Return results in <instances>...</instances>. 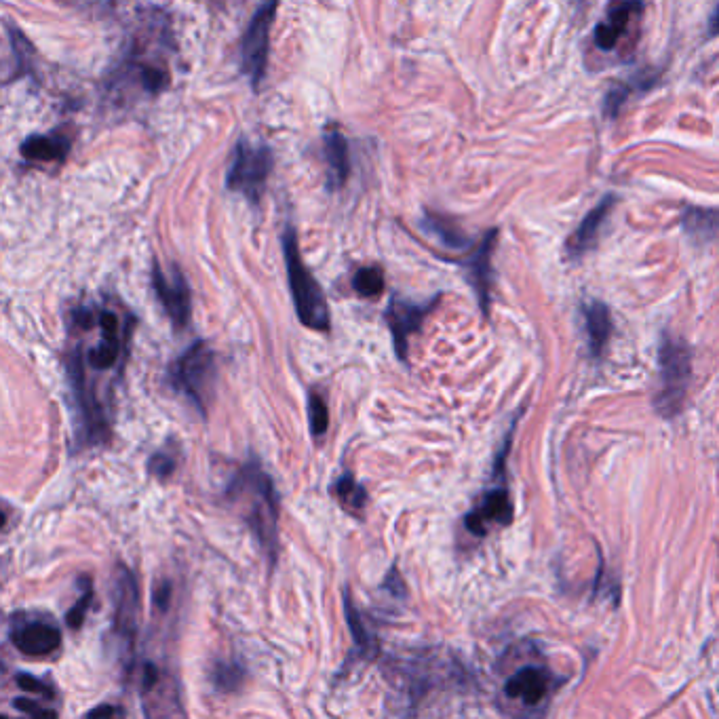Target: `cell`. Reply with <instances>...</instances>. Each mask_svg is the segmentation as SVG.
Here are the masks:
<instances>
[{
	"mask_svg": "<svg viewBox=\"0 0 719 719\" xmlns=\"http://www.w3.org/2000/svg\"><path fill=\"white\" fill-rule=\"evenodd\" d=\"M173 469H176V462H173V458L167 452H157L148 462L150 475L159 479H167L173 473Z\"/></svg>",
	"mask_w": 719,
	"mask_h": 719,
	"instance_id": "31",
	"label": "cell"
},
{
	"mask_svg": "<svg viewBox=\"0 0 719 719\" xmlns=\"http://www.w3.org/2000/svg\"><path fill=\"white\" fill-rule=\"evenodd\" d=\"M171 28L167 15L148 7L144 24L133 32L119 68L112 74L110 89L116 93H135L154 97L169 87V49Z\"/></svg>",
	"mask_w": 719,
	"mask_h": 719,
	"instance_id": "2",
	"label": "cell"
},
{
	"mask_svg": "<svg viewBox=\"0 0 719 719\" xmlns=\"http://www.w3.org/2000/svg\"><path fill=\"white\" fill-rule=\"evenodd\" d=\"M0 719H11V717H9V715H3V717H0Z\"/></svg>",
	"mask_w": 719,
	"mask_h": 719,
	"instance_id": "34",
	"label": "cell"
},
{
	"mask_svg": "<svg viewBox=\"0 0 719 719\" xmlns=\"http://www.w3.org/2000/svg\"><path fill=\"white\" fill-rule=\"evenodd\" d=\"M277 3H264L258 11L251 15L247 30L241 41V70L249 79L251 87L260 89L266 68H268V51H270V28L275 22Z\"/></svg>",
	"mask_w": 719,
	"mask_h": 719,
	"instance_id": "9",
	"label": "cell"
},
{
	"mask_svg": "<svg viewBox=\"0 0 719 719\" xmlns=\"http://www.w3.org/2000/svg\"><path fill=\"white\" fill-rule=\"evenodd\" d=\"M81 587H83V593L79 597V601L68 610L66 614V623L70 625V629L79 631L81 625L85 623V616H87V610L91 606V599H93V591H91V582L89 580H81Z\"/></svg>",
	"mask_w": 719,
	"mask_h": 719,
	"instance_id": "27",
	"label": "cell"
},
{
	"mask_svg": "<svg viewBox=\"0 0 719 719\" xmlns=\"http://www.w3.org/2000/svg\"><path fill=\"white\" fill-rule=\"evenodd\" d=\"M138 608V587H135L133 574L125 566H119L114 578V625L127 646L133 644L135 631H138Z\"/></svg>",
	"mask_w": 719,
	"mask_h": 719,
	"instance_id": "13",
	"label": "cell"
},
{
	"mask_svg": "<svg viewBox=\"0 0 719 719\" xmlns=\"http://www.w3.org/2000/svg\"><path fill=\"white\" fill-rule=\"evenodd\" d=\"M684 228L688 235L701 241H719V209L688 207L684 211Z\"/></svg>",
	"mask_w": 719,
	"mask_h": 719,
	"instance_id": "22",
	"label": "cell"
},
{
	"mask_svg": "<svg viewBox=\"0 0 719 719\" xmlns=\"http://www.w3.org/2000/svg\"><path fill=\"white\" fill-rule=\"evenodd\" d=\"M70 152V135L66 129L53 133H34L19 146V154L28 163L38 165H62Z\"/></svg>",
	"mask_w": 719,
	"mask_h": 719,
	"instance_id": "15",
	"label": "cell"
},
{
	"mask_svg": "<svg viewBox=\"0 0 719 719\" xmlns=\"http://www.w3.org/2000/svg\"><path fill=\"white\" fill-rule=\"evenodd\" d=\"M498 239V232L490 230L488 235L483 237V241L479 243L477 251L473 254V258L466 264L469 268V281L475 287V294L479 298V306L485 315L490 310V291H492V254H494V245Z\"/></svg>",
	"mask_w": 719,
	"mask_h": 719,
	"instance_id": "16",
	"label": "cell"
},
{
	"mask_svg": "<svg viewBox=\"0 0 719 719\" xmlns=\"http://www.w3.org/2000/svg\"><path fill=\"white\" fill-rule=\"evenodd\" d=\"M283 258L287 268L291 300H294L300 323L308 329H313V332L329 334V329H332V315H329L327 298L323 294L321 283L317 281L313 272L308 270V266L300 256L298 235L291 226H287L283 232Z\"/></svg>",
	"mask_w": 719,
	"mask_h": 719,
	"instance_id": "4",
	"label": "cell"
},
{
	"mask_svg": "<svg viewBox=\"0 0 719 719\" xmlns=\"http://www.w3.org/2000/svg\"><path fill=\"white\" fill-rule=\"evenodd\" d=\"M85 719H127L125 711L116 705H100L87 713Z\"/></svg>",
	"mask_w": 719,
	"mask_h": 719,
	"instance_id": "32",
	"label": "cell"
},
{
	"mask_svg": "<svg viewBox=\"0 0 719 719\" xmlns=\"http://www.w3.org/2000/svg\"><path fill=\"white\" fill-rule=\"evenodd\" d=\"M167 380L173 391L184 395L199 414L205 416L209 399L218 380L216 353L205 340L192 342L167 369Z\"/></svg>",
	"mask_w": 719,
	"mask_h": 719,
	"instance_id": "5",
	"label": "cell"
},
{
	"mask_svg": "<svg viewBox=\"0 0 719 719\" xmlns=\"http://www.w3.org/2000/svg\"><path fill=\"white\" fill-rule=\"evenodd\" d=\"M7 30H9V41H11L15 64H17V68H19L17 76H24V72L30 70V68H32V62H34L32 45L26 41V36L22 34V30H17V28L11 26V24H7Z\"/></svg>",
	"mask_w": 719,
	"mask_h": 719,
	"instance_id": "26",
	"label": "cell"
},
{
	"mask_svg": "<svg viewBox=\"0 0 719 719\" xmlns=\"http://www.w3.org/2000/svg\"><path fill=\"white\" fill-rule=\"evenodd\" d=\"M15 684L22 688L24 692L34 694L36 698H45V701H51V696H53V690L47 684H43L41 679H36V677L28 675V673L15 675Z\"/></svg>",
	"mask_w": 719,
	"mask_h": 719,
	"instance_id": "30",
	"label": "cell"
},
{
	"mask_svg": "<svg viewBox=\"0 0 719 719\" xmlns=\"http://www.w3.org/2000/svg\"><path fill=\"white\" fill-rule=\"evenodd\" d=\"M709 34H719V7L711 13V19H709Z\"/></svg>",
	"mask_w": 719,
	"mask_h": 719,
	"instance_id": "33",
	"label": "cell"
},
{
	"mask_svg": "<svg viewBox=\"0 0 719 719\" xmlns=\"http://www.w3.org/2000/svg\"><path fill=\"white\" fill-rule=\"evenodd\" d=\"M228 498L239 504L249 528L256 532L262 547L275 557L277 536H279L277 534L279 500L272 479L264 473V469L256 460L247 462L237 473V477L232 479L228 488Z\"/></svg>",
	"mask_w": 719,
	"mask_h": 719,
	"instance_id": "3",
	"label": "cell"
},
{
	"mask_svg": "<svg viewBox=\"0 0 719 719\" xmlns=\"http://www.w3.org/2000/svg\"><path fill=\"white\" fill-rule=\"evenodd\" d=\"M422 228L426 235L435 237L441 245H445L448 249L462 251L471 245V241L466 239V235L454 220L437 216V213H426L422 220Z\"/></svg>",
	"mask_w": 719,
	"mask_h": 719,
	"instance_id": "21",
	"label": "cell"
},
{
	"mask_svg": "<svg viewBox=\"0 0 719 719\" xmlns=\"http://www.w3.org/2000/svg\"><path fill=\"white\" fill-rule=\"evenodd\" d=\"M152 287L154 294L165 306L167 315L176 329L188 327L192 315V302H190V287L184 279L182 270L178 266H171L167 272L159 262L152 264Z\"/></svg>",
	"mask_w": 719,
	"mask_h": 719,
	"instance_id": "11",
	"label": "cell"
},
{
	"mask_svg": "<svg viewBox=\"0 0 719 719\" xmlns=\"http://www.w3.org/2000/svg\"><path fill=\"white\" fill-rule=\"evenodd\" d=\"M437 302L439 296H435L429 302H412L393 296L391 302H388L384 319L388 329H391L395 351L401 361H407V353H410V338L420 332L424 319L437 308Z\"/></svg>",
	"mask_w": 719,
	"mask_h": 719,
	"instance_id": "10",
	"label": "cell"
},
{
	"mask_svg": "<svg viewBox=\"0 0 719 719\" xmlns=\"http://www.w3.org/2000/svg\"><path fill=\"white\" fill-rule=\"evenodd\" d=\"M641 9H644V5H641V3H616V5H612L604 22H599L595 26V32H593L595 45L601 51H612L618 45L620 36L625 34L627 26L631 24V19L637 17V13Z\"/></svg>",
	"mask_w": 719,
	"mask_h": 719,
	"instance_id": "19",
	"label": "cell"
},
{
	"mask_svg": "<svg viewBox=\"0 0 719 719\" xmlns=\"http://www.w3.org/2000/svg\"><path fill=\"white\" fill-rule=\"evenodd\" d=\"M306 407H308L310 433H313V437H323L327 433V426H329V410H327V403H325L323 395L317 391H308Z\"/></svg>",
	"mask_w": 719,
	"mask_h": 719,
	"instance_id": "25",
	"label": "cell"
},
{
	"mask_svg": "<svg viewBox=\"0 0 719 719\" xmlns=\"http://www.w3.org/2000/svg\"><path fill=\"white\" fill-rule=\"evenodd\" d=\"M658 361H660V391L654 403L660 414L671 418L682 410L688 393V384L692 376L688 346L682 340L665 336L663 344H660Z\"/></svg>",
	"mask_w": 719,
	"mask_h": 719,
	"instance_id": "6",
	"label": "cell"
},
{
	"mask_svg": "<svg viewBox=\"0 0 719 719\" xmlns=\"http://www.w3.org/2000/svg\"><path fill=\"white\" fill-rule=\"evenodd\" d=\"M49 701H41V698H15L13 705L22 713H26L30 719H57V713L47 705Z\"/></svg>",
	"mask_w": 719,
	"mask_h": 719,
	"instance_id": "28",
	"label": "cell"
},
{
	"mask_svg": "<svg viewBox=\"0 0 719 719\" xmlns=\"http://www.w3.org/2000/svg\"><path fill=\"white\" fill-rule=\"evenodd\" d=\"M612 207H614V194H606V197L587 213L585 220L580 222V226L574 230V235L570 237V241L566 245V251L570 258L582 256L587 249H591L595 245L601 228H604V224L610 216Z\"/></svg>",
	"mask_w": 719,
	"mask_h": 719,
	"instance_id": "18",
	"label": "cell"
},
{
	"mask_svg": "<svg viewBox=\"0 0 719 719\" xmlns=\"http://www.w3.org/2000/svg\"><path fill=\"white\" fill-rule=\"evenodd\" d=\"M323 157H325V180L327 190H340L348 176H351V150L340 129H327L323 135Z\"/></svg>",
	"mask_w": 719,
	"mask_h": 719,
	"instance_id": "17",
	"label": "cell"
},
{
	"mask_svg": "<svg viewBox=\"0 0 719 719\" xmlns=\"http://www.w3.org/2000/svg\"><path fill=\"white\" fill-rule=\"evenodd\" d=\"M11 644L26 656H49L62 646V633L47 620H22L11 629Z\"/></svg>",
	"mask_w": 719,
	"mask_h": 719,
	"instance_id": "14",
	"label": "cell"
},
{
	"mask_svg": "<svg viewBox=\"0 0 719 719\" xmlns=\"http://www.w3.org/2000/svg\"><path fill=\"white\" fill-rule=\"evenodd\" d=\"M515 517V507L509 490L504 485H496L494 490L485 492L477 502V507L464 517V526L475 536H485L490 528L511 526Z\"/></svg>",
	"mask_w": 719,
	"mask_h": 719,
	"instance_id": "12",
	"label": "cell"
},
{
	"mask_svg": "<svg viewBox=\"0 0 719 719\" xmlns=\"http://www.w3.org/2000/svg\"><path fill=\"white\" fill-rule=\"evenodd\" d=\"M135 317L121 302H87L70 310L66 378L76 448L112 435V401L131 351Z\"/></svg>",
	"mask_w": 719,
	"mask_h": 719,
	"instance_id": "1",
	"label": "cell"
},
{
	"mask_svg": "<svg viewBox=\"0 0 719 719\" xmlns=\"http://www.w3.org/2000/svg\"><path fill=\"white\" fill-rule=\"evenodd\" d=\"M582 315H585L587 325V336H589V348L595 357L604 353V348L612 336V317L606 304L591 302L582 306Z\"/></svg>",
	"mask_w": 719,
	"mask_h": 719,
	"instance_id": "20",
	"label": "cell"
},
{
	"mask_svg": "<svg viewBox=\"0 0 719 719\" xmlns=\"http://www.w3.org/2000/svg\"><path fill=\"white\" fill-rule=\"evenodd\" d=\"M344 610H346V620H348V625H351V629H353L355 644H357L359 648L367 650L369 646H372V639H369V635L365 633L363 623H361V616H359L357 608L353 606V601H351V597H348V593L344 595Z\"/></svg>",
	"mask_w": 719,
	"mask_h": 719,
	"instance_id": "29",
	"label": "cell"
},
{
	"mask_svg": "<svg viewBox=\"0 0 719 719\" xmlns=\"http://www.w3.org/2000/svg\"><path fill=\"white\" fill-rule=\"evenodd\" d=\"M270 171L272 150L262 144H251L243 138L232 152V161L226 173V188L243 194L251 205H258L266 190Z\"/></svg>",
	"mask_w": 719,
	"mask_h": 719,
	"instance_id": "7",
	"label": "cell"
},
{
	"mask_svg": "<svg viewBox=\"0 0 719 719\" xmlns=\"http://www.w3.org/2000/svg\"><path fill=\"white\" fill-rule=\"evenodd\" d=\"M563 679L557 677L549 667L526 665L517 669L504 682V698L523 713L544 711L549 705L553 692L561 686Z\"/></svg>",
	"mask_w": 719,
	"mask_h": 719,
	"instance_id": "8",
	"label": "cell"
},
{
	"mask_svg": "<svg viewBox=\"0 0 719 719\" xmlns=\"http://www.w3.org/2000/svg\"><path fill=\"white\" fill-rule=\"evenodd\" d=\"M334 494L348 513H361L367 504V492L363 490V485L348 473L334 483Z\"/></svg>",
	"mask_w": 719,
	"mask_h": 719,
	"instance_id": "23",
	"label": "cell"
},
{
	"mask_svg": "<svg viewBox=\"0 0 719 719\" xmlns=\"http://www.w3.org/2000/svg\"><path fill=\"white\" fill-rule=\"evenodd\" d=\"M353 289L361 298H376L386 289V279L380 266H363L355 272Z\"/></svg>",
	"mask_w": 719,
	"mask_h": 719,
	"instance_id": "24",
	"label": "cell"
}]
</instances>
